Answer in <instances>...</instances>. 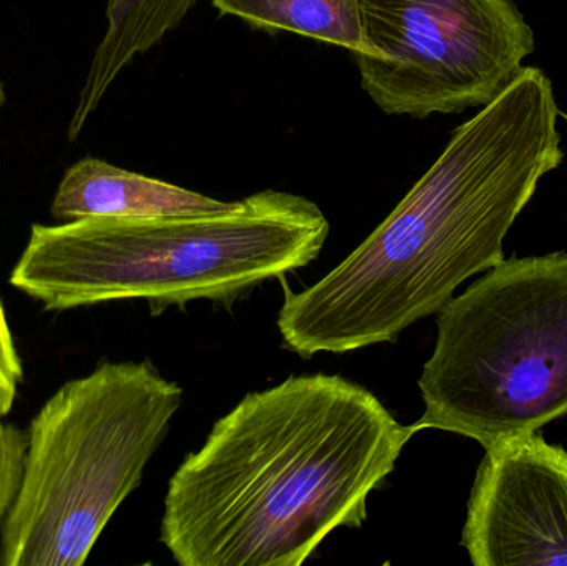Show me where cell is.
Wrapping results in <instances>:
<instances>
[{"label": "cell", "mask_w": 567, "mask_h": 566, "mask_svg": "<svg viewBox=\"0 0 567 566\" xmlns=\"http://www.w3.org/2000/svg\"><path fill=\"white\" fill-rule=\"evenodd\" d=\"M25 432L0 418V527L22 477Z\"/></svg>", "instance_id": "obj_11"}, {"label": "cell", "mask_w": 567, "mask_h": 566, "mask_svg": "<svg viewBox=\"0 0 567 566\" xmlns=\"http://www.w3.org/2000/svg\"><path fill=\"white\" fill-rule=\"evenodd\" d=\"M198 0H106V25L93 52L66 136L80 138L123 70L158 45L175 30Z\"/></svg>", "instance_id": "obj_9"}, {"label": "cell", "mask_w": 567, "mask_h": 566, "mask_svg": "<svg viewBox=\"0 0 567 566\" xmlns=\"http://www.w3.org/2000/svg\"><path fill=\"white\" fill-rule=\"evenodd\" d=\"M223 16L265 32H290L317 42L365 52L357 0H213Z\"/></svg>", "instance_id": "obj_10"}, {"label": "cell", "mask_w": 567, "mask_h": 566, "mask_svg": "<svg viewBox=\"0 0 567 566\" xmlns=\"http://www.w3.org/2000/svg\"><path fill=\"white\" fill-rule=\"evenodd\" d=\"M231 203L85 156L63 173L50 213L56 222L148 218L221 212Z\"/></svg>", "instance_id": "obj_8"}, {"label": "cell", "mask_w": 567, "mask_h": 566, "mask_svg": "<svg viewBox=\"0 0 567 566\" xmlns=\"http://www.w3.org/2000/svg\"><path fill=\"white\" fill-rule=\"evenodd\" d=\"M22 382V361L0 299V418H7L12 412Z\"/></svg>", "instance_id": "obj_12"}, {"label": "cell", "mask_w": 567, "mask_h": 566, "mask_svg": "<svg viewBox=\"0 0 567 566\" xmlns=\"http://www.w3.org/2000/svg\"><path fill=\"white\" fill-rule=\"evenodd\" d=\"M329 231L316 203L278 189L203 215L33 225L9 282L47 312L133 299L153 316L193 301L231 306L316 261Z\"/></svg>", "instance_id": "obj_3"}, {"label": "cell", "mask_w": 567, "mask_h": 566, "mask_svg": "<svg viewBox=\"0 0 567 566\" xmlns=\"http://www.w3.org/2000/svg\"><path fill=\"white\" fill-rule=\"evenodd\" d=\"M360 85L386 115L426 119L492 102L535 52L513 0H357Z\"/></svg>", "instance_id": "obj_6"}, {"label": "cell", "mask_w": 567, "mask_h": 566, "mask_svg": "<svg viewBox=\"0 0 567 566\" xmlns=\"http://www.w3.org/2000/svg\"><path fill=\"white\" fill-rule=\"evenodd\" d=\"M183 389L150 361L102 362L56 389L25 431L0 566H82L168 434Z\"/></svg>", "instance_id": "obj_4"}, {"label": "cell", "mask_w": 567, "mask_h": 566, "mask_svg": "<svg viewBox=\"0 0 567 566\" xmlns=\"http://www.w3.org/2000/svg\"><path fill=\"white\" fill-rule=\"evenodd\" d=\"M566 120H567V115H566Z\"/></svg>", "instance_id": "obj_14"}, {"label": "cell", "mask_w": 567, "mask_h": 566, "mask_svg": "<svg viewBox=\"0 0 567 566\" xmlns=\"http://www.w3.org/2000/svg\"><path fill=\"white\" fill-rule=\"evenodd\" d=\"M7 93L6 86H3L2 80H0V115H2L3 106H6Z\"/></svg>", "instance_id": "obj_13"}, {"label": "cell", "mask_w": 567, "mask_h": 566, "mask_svg": "<svg viewBox=\"0 0 567 566\" xmlns=\"http://www.w3.org/2000/svg\"><path fill=\"white\" fill-rule=\"evenodd\" d=\"M416 434L342 375L246 395L169 478L159 541L182 566H299L367 501Z\"/></svg>", "instance_id": "obj_2"}, {"label": "cell", "mask_w": 567, "mask_h": 566, "mask_svg": "<svg viewBox=\"0 0 567 566\" xmlns=\"http://www.w3.org/2000/svg\"><path fill=\"white\" fill-rule=\"evenodd\" d=\"M462 545L476 566H567V451L538 432L486 449Z\"/></svg>", "instance_id": "obj_7"}, {"label": "cell", "mask_w": 567, "mask_h": 566, "mask_svg": "<svg viewBox=\"0 0 567 566\" xmlns=\"http://www.w3.org/2000/svg\"><path fill=\"white\" fill-rule=\"evenodd\" d=\"M436 315L425 429L489 449L567 414V255L503 259Z\"/></svg>", "instance_id": "obj_5"}, {"label": "cell", "mask_w": 567, "mask_h": 566, "mask_svg": "<svg viewBox=\"0 0 567 566\" xmlns=\"http://www.w3.org/2000/svg\"><path fill=\"white\" fill-rule=\"evenodd\" d=\"M558 116L551 80L523 66L359 248L310 288L286 289L284 348L310 359L395 342L499 265L516 218L565 156Z\"/></svg>", "instance_id": "obj_1"}]
</instances>
